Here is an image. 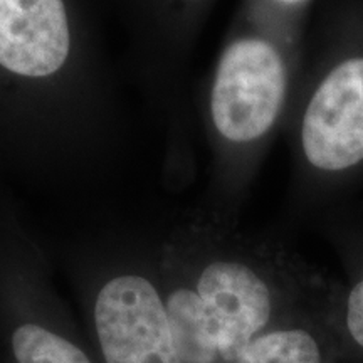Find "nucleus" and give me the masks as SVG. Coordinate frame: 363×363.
Instances as JSON below:
<instances>
[{"instance_id":"7","label":"nucleus","mask_w":363,"mask_h":363,"mask_svg":"<svg viewBox=\"0 0 363 363\" xmlns=\"http://www.w3.org/2000/svg\"><path fill=\"white\" fill-rule=\"evenodd\" d=\"M279 2L286 4V6H293V4H299V2H303V0H279Z\"/></svg>"},{"instance_id":"5","label":"nucleus","mask_w":363,"mask_h":363,"mask_svg":"<svg viewBox=\"0 0 363 363\" xmlns=\"http://www.w3.org/2000/svg\"><path fill=\"white\" fill-rule=\"evenodd\" d=\"M330 291L252 340L229 363H338L328 318Z\"/></svg>"},{"instance_id":"4","label":"nucleus","mask_w":363,"mask_h":363,"mask_svg":"<svg viewBox=\"0 0 363 363\" xmlns=\"http://www.w3.org/2000/svg\"><path fill=\"white\" fill-rule=\"evenodd\" d=\"M71 34L62 0H0V66L45 78L65 66Z\"/></svg>"},{"instance_id":"1","label":"nucleus","mask_w":363,"mask_h":363,"mask_svg":"<svg viewBox=\"0 0 363 363\" xmlns=\"http://www.w3.org/2000/svg\"><path fill=\"white\" fill-rule=\"evenodd\" d=\"M160 281L182 363H229L328 293L283 254L197 233L167 246Z\"/></svg>"},{"instance_id":"6","label":"nucleus","mask_w":363,"mask_h":363,"mask_svg":"<svg viewBox=\"0 0 363 363\" xmlns=\"http://www.w3.org/2000/svg\"><path fill=\"white\" fill-rule=\"evenodd\" d=\"M328 318L338 363H363V272L343 291L331 289Z\"/></svg>"},{"instance_id":"3","label":"nucleus","mask_w":363,"mask_h":363,"mask_svg":"<svg viewBox=\"0 0 363 363\" xmlns=\"http://www.w3.org/2000/svg\"><path fill=\"white\" fill-rule=\"evenodd\" d=\"M301 142L316 169L345 170L363 160V57L343 61L318 86Z\"/></svg>"},{"instance_id":"2","label":"nucleus","mask_w":363,"mask_h":363,"mask_svg":"<svg viewBox=\"0 0 363 363\" xmlns=\"http://www.w3.org/2000/svg\"><path fill=\"white\" fill-rule=\"evenodd\" d=\"M286 67L267 40L239 39L222 54L211 96L216 128L224 138L247 143L278 120L284 103Z\"/></svg>"}]
</instances>
